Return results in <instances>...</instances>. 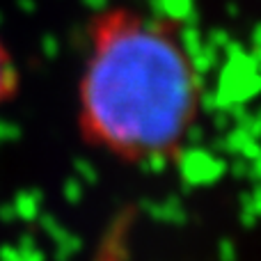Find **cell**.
I'll return each mask as SVG.
<instances>
[{
	"instance_id": "obj_1",
	"label": "cell",
	"mask_w": 261,
	"mask_h": 261,
	"mask_svg": "<svg viewBox=\"0 0 261 261\" xmlns=\"http://www.w3.org/2000/svg\"><path fill=\"white\" fill-rule=\"evenodd\" d=\"M202 96L199 67L172 16L117 3L87 18L76 130L92 151L128 167L167 165L193 135Z\"/></svg>"
},
{
	"instance_id": "obj_2",
	"label": "cell",
	"mask_w": 261,
	"mask_h": 261,
	"mask_svg": "<svg viewBox=\"0 0 261 261\" xmlns=\"http://www.w3.org/2000/svg\"><path fill=\"white\" fill-rule=\"evenodd\" d=\"M23 87V73L12 46L0 35V108L9 106Z\"/></svg>"
}]
</instances>
